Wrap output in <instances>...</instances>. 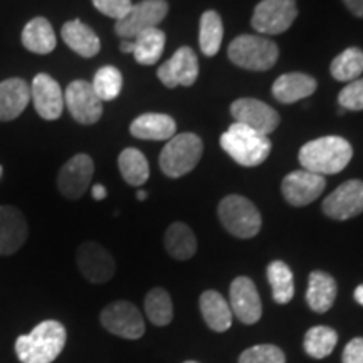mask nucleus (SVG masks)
<instances>
[{"mask_svg": "<svg viewBox=\"0 0 363 363\" xmlns=\"http://www.w3.org/2000/svg\"><path fill=\"white\" fill-rule=\"evenodd\" d=\"M29 238V225L17 207L0 206V256H12Z\"/></svg>", "mask_w": 363, "mask_h": 363, "instance_id": "nucleus-19", "label": "nucleus"}, {"mask_svg": "<svg viewBox=\"0 0 363 363\" xmlns=\"http://www.w3.org/2000/svg\"><path fill=\"white\" fill-rule=\"evenodd\" d=\"M239 363H286V357L276 345H256L240 353Z\"/></svg>", "mask_w": 363, "mask_h": 363, "instance_id": "nucleus-36", "label": "nucleus"}, {"mask_svg": "<svg viewBox=\"0 0 363 363\" xmlns=\"http://www.w3.org/2000/svg\"><path fill=\"white\" fill-rule=\"evenodd\" d=\"M65 325L56 320H45L27 335L16 340V355L21 363H52L66 345Z\"/></svg>", "mask_w": 363, "mask_h": 363, "instance_id": "nucleus-1", "label": "nucleus"}, {"mask_svg": "<svg viewBox=\"0 0 363 363\" xmlns=\"http://www.w3.org/2000/svg\"><path fill=\"white\" fill-rule=\"evenodd\" d=\"M220 147L242 167H257L271 153V140L242 123H233L220 136Z\"/></svg>", "mask_w": 363, "mask_h": 363, "instance_id": "nucleus-3", "label": "nucleus"}, {"mask_svg": "<svg viewBox=\"0 0 363 363\" xmlns=\"http://www.w3.org/2000/svg\"><path fill=\"white\" fill-rule=\"evenodd\" d=\"M230 310L244 325H254L261 320L262 305L252 279L239 276L230 284Z\"/></svg>", "mask_w": 363, "mask_h": 363, "instance_id": "nucleus-18", "label": "nucleus"}, {"mask_svg": "<svg viewBox=\"0 0 363 363\" xmlns=\"http://www.w3.org/2000/svg\"><path fill=\"white\" fill-rule=\"evenodd\" d=\"M267 281L272 289V298L278 305H286L294 296V279L289 266L283 261H272L267 266Z\"/></svg>", "mask_w": 363, "mask_h": 363, "instance_id": "nucleus-30", "label": "nucleus"}, {"mask_svg": "<svg viewBox=\"0 0 363 363\" xmlns=\"http://www.w3.org/2000/svg\"><path fill=\"white\" fill-rule=\"evenodd\" d=\"M343 2L353 16L362 17L363 19V0H343Z\"/></svg>", "mask_w": 363, "mask_h": 363, "instance_id": "nucleus-40", "label": "nucleus"}, {"mask_svg": "<svg viewBox=\"0 0 363 363\" xmlns=\"http://www.w3.org/2000/svg\"><path fill=\"white\" fill-rule=\"evenodd\" d=\"M118 167H120L121 177L128 185L140 187L150 177V165L147 157L136 148H125L118 157Z\"/></svg>", "mask_w": 363, "mask_h": 363, "instance_id": "nucleus-29", "label": "nucleus"}, {"mask_svg": "<svg viewBox=\"0 0 363 363\" xmlns=\"http://www.w3.org/2000/svg\"><path fill=\"white\" fill-rule=\"evenodd\" d=\"M121 52H126V54H133V49H135V44L133 40H123L120 45Z\"/></svg>", "mask_w": 363, "mask_h": 363, "instance_id": "nucleus-42", "label": "nucleus"}, {"mask_svg": "<svg viewBox=\"0 0 363 363\" xmlns=\"http://www.w3.org/2000/svg\"><path fill=\"white\" fill-rule=\"evenodd\" d=\"M343 363H363V338H353L350 343L345 347Z\"/></svg>", "mask_w": 363, "mask_h": 363, "instance_id": "nucleus-39", "label": "nucleus"}, {"mask_svg": "<svg viewBox=\"0 0 363 363\" xmlns=\"http://www.w3.org/2000/svg\"><path fill=\"white\" fill-rule=\"evenodd\" d=\"M167 13H169L167 0H143L136 6H131L130 11L116 21L115 33L126 40L135 39L138 34L160 24Z\"/></svg>", "mask_w": 363, "mask_h": 363, "instance_id": "nucleus-7", "label": "nucleus"}, {"mask_svg": "<svg viewBox=\"0 0 363 363\" xmlns=\"http://www.w3.org/2000/svg\"><path fill=\"white\" fill-rule=\"evenodd\" d=\"M136 197H138V201H145V199H147V192H145V190H140L138 194H136Z\"/></svg>", "mask_w": 363, "mask_h": 363, "instance_id": "nucleus-44", "label": "nucleus"}, {"mask_svg": "<svg viewBox=\"0 0 363 363\" xmlns=\"http://www.w3.org/2000/svg\"><path fill=\"white\" fill-rule=\"evenodd\" d=\"M0 179H2V165H0Z\"/></svg>", "mask_w": 363, "mask_h": 363, "instance_id": "nucleus-46", "label": "nucleus"}, {"mask_svg": "<svg viewBox=\"0 0 363 363\" xmlns=\"http://www.w3.org/2000/svg\"><path fill=\"white\" fill-rule=\"evenodd\" d=\"M158 79L167 88L174 89L177 86H192L199 76V59L192 49L184 45L172 56L169 61L163 62L157 71Z\"/></svg>", "mask_w": 363, "mask_h": 363, "instance_id": "nucleus-16", "label": "nucleus"}, {"mask_svg": "<svg viewBox=\"0 0 363 363\" xmlns=\"http://www.w3.org/2000/svg\"><path fill=\"white\" fill-rule=\"evenodd\" d=\"M323 212L330 219L348 220L363 212V182L348 180L323 201Z\"/></svg>", "mask_w": 363, "mask_h": 363, "instance_id": "nucleus-13", "label": "nucleus"}, {"mask_svg": "<svg viewBox=\"0 0 363 363\" xmlns=\"http://www.w3.org/2000/svg\"><path fill=\"white\" fill-rule=\"evenodd\" d=\"M30 103V88L22 78H9L0 83V121L19 118Z\"/></svg>", "mask_w": 363, "mask_h": 363, "instance_id": "nucleus-20", "label": "nucleus"}, {"mask_svg": "<svg viewBox=\"0 0 363 363\" xmlns=\"http://www.w3.org/2000/svg\"><path fill=\"white\" fill-rule=\"evenodd\" d=\"M219 219L227 233L239 239H251L259 234L262 219L259 211L242 195H227L219 203Z\"/></svg>", "mask_w": 363, "mask_h": 363, "instance_id": "nucleus-6", "label": "nucleus"}, {"mask_svg": "<svg viewBox=\"0 0 363 363\" xmlns=\"http://www.w3.org/2000/svg\"><path fill=\"white\" fill-rule=\"evenodd\" d=\"M177 123L169 115L162 113H145L140 115L130 125V133L138 140H153V142H165L175 136Z\"/></svg>", "mask_w": 363, "mask_h": 363, "instance_id": "nucleus-21", "label": "nucleus"}, {"mask_svg": "<svg viewBox=\"0 0 363 363\" xmlns=\"http://www.w3.org/2000/svg\"><path fill=\"white\" fill-rule=\"evenodd\" d=\"M91 194H93V199L94 201H103L104 197H106V189L103 187V185H99V184H96L94 185L93 189H91Z\"/></svg>", "mask_w": 363, "mask_h": 363, "instance_id": "nucleus-41", "label": "nucleus"}, {"mask_svg": "<svg viewBox=\"0 0 363 363\" xmlns=\"http://www.w3.org/2000/svg\"><path fill=\"white\" fill-rule=\"evenodd\" d=\"M101 325L110 333L125 340H138L145 333L142 313L130 301H115L101 311Z\"/></svg>", "mask_w": 363, "mask_h": 363, "instance_id": "nucleus-9", "label": "nucleus"}, {"mask_svg": "<svg viewBox=\"0 0 363 363\" xmlns=\"http://www.w3.org/2000/svg\"><path fill=\"white\" fill-rule=\"evenodd\" d=\"M165 33L158 29V27H153V29L145 30V33L138 34L133 39L135 49L133 56L136 62L143 66H152L158 62V59L162 57L163 49H165Z\"/></svg>", "mask_w": 363, "mask_h": 363, "instance_id": "nucleus-28", "label": "nucleus"}, {"mask_svg": "<svg viewBox=\"0 0 363 363\" xmlns=\"http://www.w3.org/2000/svg\"><path fill=\"white\" fill-rule=\"evenodd\" d=\"M326 187L323 175L313 174L308 170H296L284 177L281 190L284 199L294 207H303L315 202Z\"/></svg>", "mask_w": 363, "mask_h": 363, "instance_id": "nucleus-17", "label": "nucleus"}, {"mask_svg": "<svg viewBox=\"0 0 363 363\" xmlns=\"http://www.w3.org/2000/svg\"><path fill=\"white\" fill-rule=\"evenodd\" d=\"M76 262L81 274L89 283L103 284L108 283L115 276L116 264L110 252L98 242H83L76 252Z\"/></svg>", "mask_w": 363, "mask_h": 363, "instance_id": "nucleus-12", "label": "nucleus"}, {"mask_svg": "<svg viewBox=\"0 0 363 363\" xmlns=\"http://www.w3.org/2000/svg\"><path fill=\"white\" fill-rule=\"evenodd\" d=\"M57 39L54 29L45 17H35L24 26L22 45L34 54H49L56 49Z\"/></svg>", "mask_w": 363, "mask_h": 363, "instance_id": "nucleus-25", "label": "nucleus"}, {"mask_svg": "<svg viewBox=\"0 0 363 363\" xmlns=\"http://www.w3.org/2000/svg\"><path fill=\"white\" fill-rule=\"evenodd\" d=\"M353 296H355L358 305L363 306V284L358 286V288L355 289V294H353Z\"/></svg>", "mask_w": 363, "mask_h": 363, "instance_id": "nucleus-43", "label": "nucleus"}, {"mask_svg": "<svg viewBox=\"0 0 363 363\" xmlns=\"http://www.w3.org/2000/svg\"><path fill=\"white\" fill-rule=\"evenodd\" d=\"M298 17L296 0H262L254 9L251 24L259 34H283Z\"/></svg>", "mask_w": 363, "mask_h": 363, "instance_id": "nucleus-8", "label": "nucleus"}, {"mask_svg": "<svg viewBox=\"0 0 363 363\" xmlns=\"http://www.w3.org/2000/svg\"><path fill=\"white\" fill-rule=\"evenodd\" d=\"M338 103L343 110L362 111L363 110V78H358L340 91Z\"/></svg>", "mask_w": 363, "mask_h": 363, "instance_id": "nucleus-37", "label": "nucleus"}, {"mask_svg": "<svg viewBox=\"0 0 363 363\" xmlns=\"http://www.w3.org/2000/svg\"><path fill=\"white\" fill-rule=\"evenodd\" d=\"M331 76L337 81L352 83L363 72V51L358 48H348L333 59L330 66Z\"/></svg>", "mask_w": 363, "mask_h": 363, "instance_id": "nucleus-33", "label": "nucleus"}, {"mask_svg": "<svg viewBox=\"0 0 363 363\" xmlns=\"http://www.w3.org/2000/svg\"><path fill=\"white\" fill-rule=\"evenodd\" d=\"M338 343V335L337 331L330 326H313L306 331L305 335V352L308 355L321 360L331 355V352L335 350Z\"/></svg>", "mask_w": 363, "mask_h": 363, "instance_id": "nucleus-32", "label": "nucleus"}, {"mask_svg": "<svg viewBox=\"0 0 363 363\" xmlns=\"http://www.w3.org/2000/svg\"><path fill=\"white\" fill-rule=\"evenodd\" d=\"M94 174L93 158L78 153L61 167L57 174V189L69 201H78L88 190Z\"/></svg>", "mask_w": 363, "mask_h": 363, "instance_id": "nucleus-11", "label": "nucleus"}, {"mask_svg": "<svg viewBox=\"0 0 363 363\" xmlns=\"http://www.w3.org/2000/svg\"><path fill=\"white\" fill-rule=\"evenodd\" d=\"M203 143L195 133H179L169 140L160 153V169L170 179L192 172L201 160Z\"/></svg>", "mask_w": 363, "mask_h": 363, "instance_id": "nucleus-5", "label": "nucleus"}, {"mask_svg": "<svg viewBox=\"0 0 363 363\" xmlns=\"http://www.w3.org/2000/svg\"><path fill=\"white\" fill-rule=\"evenodd\" d=\"M93 6L104 16L118 21L130 11L133 4L131 0H93Z\"/></svg>", "mask_w": 363, "mask_h": 363, "instance_id": "nucleus-38", "label": "nucleus"}, {"mask_svg": "<svg viewBox=\"0 0 363 363\" xmlns=\"http://www.w3.org/2000/svg\"><path fill=\"white\" fill-rule=\"evenodd\" d=\"M235 123H242L249 128L259 131L262 135H269L278 128L279 113L269 104L254 98H240L230 106Z\"/></svg>", "mask_w": 363, "mask_h": 363, "instance_id": "nucleus-14", "label": "nucleus"}, {"mask_svg": "<svg viewBox=\"0 0 363 363\" xmlns=\"http://www.w3.org/2000/svg\"><path fill=\"white\" fill-rule=\"evenodd\" d=\"M184 363H199V362H195V360H189V362H184Z\"/></svg>", "mask_w": 363, "mask_h": 363, "instance_id": "nucleus-45", "label": "nucleus"}, {"mask_svg": "<svg viewBox=\"0 0 363 363\" xmlns=\"http://www.w3.org/2000/svg\"><path fill=\"white\" fill-rule=\"evenodd\" d=\"M61 38L67 48L79 54L81 57H94L101 49V43H99L96 33L78 19L66 22L62 26Z\"/></svg>", "mask_w": 363, "mask_h": 363, "instance_id": "nucleus-23", "label": "nucleus"}, {"mask_svg": "<svg viewBox=\"0 0 363 363\" xmlns=\"http://www.w3.org/2000/svg\"><path fill=\"white\" fill-rule=\"evenodd\" d=\"M353 157L352 145L340 136H323L311 140L299 150V163L318 175H335L348 165Z\"/></svg>", "mask_w": 363, "mask_h": 363, "instance_id": "nucleus-2", "label": "nucleus"}, {"mask_svg": "<svg viewBox=\"0 0 363 363\" xmlns=\"http://www.w3.org/2000/svg\"><path fill=\"white\" fill-rule=\"evenodd\" d=\"M227 56L235 66L247 71H267L276 65L279 49L276 43L262 35L244 34L235 38L227 49Z\"/></svg>", "mask_w": 363, "mask_h": 363, "instance_id": "nucleus-4", "label": "nucleus"}, {"mask_svg": "<svg viewBox=\"0 0 363 363\" xmlns=\"http://www.w3.org/2000/svg\"><path fill=\"white\" fill-rule=\"evenodd\" d=\"M316 91V81L305 72H288L279 76L272 84V96L279 103L293 104L311 96Z\"/></svg>", "mask_w": 363, "mask_h": 363, "instance_id": "nucleus-22", "label": "nucleus"}, {"mask_svg": "<svg viewBox=\"0 0 363 363\" xmlns=\"http://www.w3.org/2000/svg\"><path fill=\"white\" fill-rule=\"evenodd\" d=\"M145 313L155 326L170 325L174 318V305L170 294L162 288H153L145 296Z\"/></svg>", "mask_w": 363, "mask_h": 363, "instance_id": "nucleus-34", "label": "nucleus"}, {"mask_svg": "<svg viewBox=\"0 0 363 363\" xmlns=\"http://www.w3.org/2000/svg\"><path fill=\"white\" fill-rule=\"evenodd\" d=\"M338 286L328 272L313 271L308 281L306 301L315 313H326L337 299Z\"/></svg>", "mask_w": 363, "mask_h": 363, "instance_id": "nucleus-24", "label": "nucleus"}, {"mask_svg": "<svg viewBox=\"0 0 363 363\" xmlns=\"http://www.w3.org/2000/svg\"><path fill=\"white\" fill-rule=\"evenodd\" d=\"M65 106L81 125H94L103 115V101L96 96L91 83L84 79H76L67 86Z\"/></svg>", "mask_w": 363, "mask_h": 363, "instance_id": "nucleus-10", "label": "nucleus"}, {"mask_svg": "<svg viewBox=\"0 0 363 363\" xmlns=\"http://www.w3.org/2000/svg\"><path fill=\"white\" fill-rule=\"evenodd\" d=\"M91 86H93L94 93L103 103L113 101V99L120 96L121 88H123V76L115 66H103L94 74Z\"/></svg>", "mask_w": 363, "mask_h": 363, "instance_id": "nucleus-35", "label": "nucleus"}, {"mask_svg": "<svg viewBox=\"0 0 363 363\" xmlns=\"http://www.w3.org/2000/svg\"><path fill=\"white\" fill-rule=\"evenodd\" d=\"M222 35H224V27L222 19L216 11H207L201 17V33H199V44H201L202 52L212 57L219 52L222 44Z\"/></svg>", "mask_w": 363, "mask_h": 363, "instance_id": "nucleus-31", "label": "nucleus"}, {"mask_svg": "<svg viewBox=\"0 0 363 363\" xmlns=\"http://www.w3.org/2000/svg\"><path fill=\"white\" fill-rule=\"evenodd\" d=\"M201 311L207 326L214 331H225L233 325V310L220 293L203 291L201 294Z\"/></svg>", "mask_w": 363, "mask_h": 363, "instance_id": "nucleus-26", "label": "nucleus"}, {"mask_svg": "<svg viewBox=\"0 0 363 363\" xmlns=\"http://www.w3.org/2000/svg\"><path fill=\"white\" fill-rule=\"evenodd\" d=\"M30 101L43 120H59L65 111V93L54 78L40 72L30 84Z\"/></svg>", "mask_w": 363, "mask_h": 363, "instance_id": "nucleus-15", "label": "nucleus"}, {"mask_svg": "<svg viewBox=\"0 0 363 363\" xmlns=\"http://www.w3.org/2000/svg\"><path fill=\"white\" fill-rule=\"evenodd\" d=\"M165 249L177 261H187L197 252V239L184 222H174L165 233Z\"/></svg>", "mask_w": 363, "mask_h": 363, "instance_id": "nucleus-27", "label": "nucleus"}]
</instances>
